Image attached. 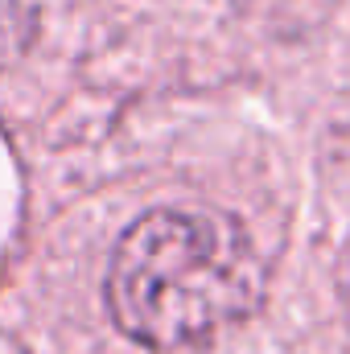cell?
<instances>
[{
    "mask_svg": "<svg viewBox=\"0 0 350 354\" xmlns=\"http://www.w3.org/2000/svg\"><path fill=\"white\" fill-rule=\"evenodd\" d=\"M264 272L243 227L219 210H153L136 218L107 268L116 326L149 346L177 351L256 309Z\"/></svg>",
    "mask_w": 350,
    "mask_h": 354,
    "instance_id": "cell-1",
    "label": "cell"
},
{
    "mask_svg": "<svg viewBox=\"0 0 350 354\" xmlns=\"http://www.w3.org/2000/svg\"><path fill=\"white\" fill-rule=\"evenodd\" d=\"M33 37V4L29 0H0V66L21 58Z\"/></svg>",
    "mask_w": 350,
    "mask_h": 354,
    "instance_id": "cell-2",
    "label": "cell"
}]
</instances>
